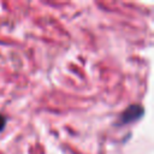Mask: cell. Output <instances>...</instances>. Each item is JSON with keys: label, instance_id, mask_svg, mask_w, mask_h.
Here are the masks:
<instances>
[{"label": "cell", "instance_id": "6da1fadb", "mask_svg": "<svg viewBox=\"0 0 154 154\" xmlns=\"http://www.w3.org/2000/svg\"><path fill=\"white\" fill-rule=\"evenodd\" d=\"M144 109L143 107H141L140 105H130L120 116L119 119V124L125 125V124H130L137 119H140L143 114Z\"/></svg>", "mask_w": 154, "mask_h": 154}, {"label": "cell", "instance_id": "7a4b0ae2", "mask_svg": "<svg viewBox=\"0 0 154 154\" xmlns=\"http://www.w3.org/2000/svg\"><path fill=\"white\" fill-rule=\"evenodd\" d=\"M5 124H6V118H5L4 116L0 114V131L5 128Z\"/></svg>", "mask_w": 154, "mask_h": 154}]
</instances>
